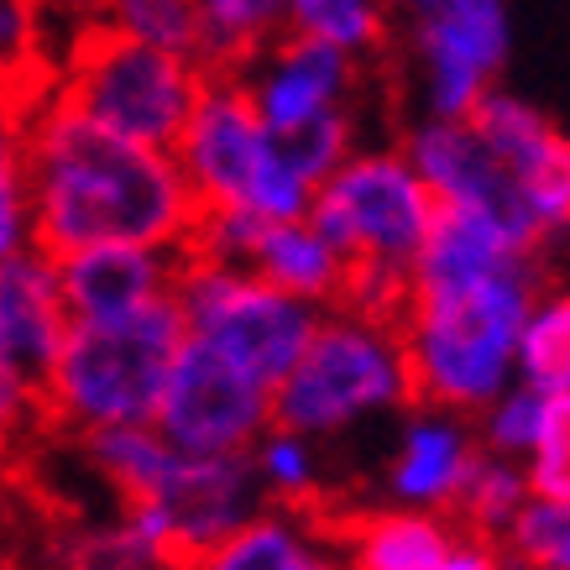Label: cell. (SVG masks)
Returning a JSON list of instances; mask_svg holds the SVG:
<instances>
[{
	"label": "cell",
	"mask_w": 570,
	"mask_h": 570,
	"mask_svg": "<svg viewBox=\"0 0 570 570\" xmlns=\"http://www.w3.org/2000/svg\"><path fill=\"white\" fill-rule=\"evenodd\" d=\"M482 141L492 147L508 178H513V194L523 205V220L534 225L539 246L570 236V137L539 110V105L508 95V89H487L476 110L466 116Z\"/></svg>",
	"instance_id": "cell-11"
},
{
	"label": "cell",
	"mask_w": 570,
	"mask_h": 570,
	"mask_svg": "<svg viewBox=\"0 0 570 570\" xmlns=\"http://www.w3.org/2000/svg\"><path fill=\"white\" fill-rule=\"evenodd\" d=\"M461 523L450 513H430V508H403L387 502L377 513L341 529V560L356 570H450L455 544H461Z\"/></svg>",
	"instance_id": "cell-18"
},
{
	"label": "cell",
	"mask_w": 570,
	"mask_h": 570,
	"mask_svg": "<svg viewBox=\"0 0 570 570\" xmlns=\"http://www.w3.org/2000/svg\"><path fill=\"white\" fill-rule=\"evenodd\" d=\"M89 27L121 32L147 48H168L205 63V32L194 0H89Z\"/></svg>",
	"instance_id": "cell-25"
},
{
	"label": "cell",
	"mask_w": 570,
	"mask_h": 570,
	"mask_svg": "<svg viewBox=\"0 0 570 570\" xmlns=\"http://www.w3.org/2000/svg\"><path fill=\"white\" fill-rule=\"evenodd\" d=\"M356 141H362V105H351V110H330V116H320V121L294 126V131H283V137H277V147H283V157H288L309 184H320V178H325L330 168L356 147Z\"/></svg>",
	"instance_id": "cell-32"
},
{
	"label": "cell",
	"mask_w": 570,
	"mask_h": 570,
	"mask_svg": "<svg viewBox=\"0 0 570 570\" xmlns=\"http://www.w3.org/2000/svg\"><path fill=\"white\" fill-rule=\"evenodd\" d=\"M414 403V372L393 309L330 304L314 320L298 362L273 387V424L330 445L372 419H393Z\"/></svg>",
	"instance_id": "cell-3"
},
{
	"label": "cell",
	"mask_w": 570,
	"mask_h": 570,
	"mask_svg": "<svg viewBox=\"0 0 570 570\" xmlns=\"http://www.w3.org/2000/svg\"><path fill=\"white\" fill-rule=\"evenodd\" d=\"M205 73L209 69L199 58L147 48L105 27H85L48 85L116 137L141 141V147H174Z\"/></svg>",
	"instance_id": "cell-7"
},
{
	"label": "cell",
	"mask_w": 570,
	"mask_h": 570,
	"mask_svg": "<svg viewBox=\"0 0 570 570\" xmlns=\"http://www.w3.org/2000/svg\"><path fill=\"white\" fill-rule=\"evenodd\" d=\"M403 153H409V163L419 168V178L430 184L440 209H482V215L513 225L519 236H529V242L539 246L534 225L523 220L513 178H508V168L492 157V147H487L482 131H476L466 116H455V121H445V116H419V126L403 137ZM539 252H544V246H539Z\"/></svg>",
	"instance_id": "cell-14"
},
{
	"label": "cell",
	"mask_w": 570,
	"mask_h": 570,
	"mask_svg": "<svg viewBox=\"0 0 570 570\" xmlns=\"http://www.w3.org/2000/svg\"><path fill=\"white\" fill-rule=\"evenodd\" d=\"M550 397L554 393H539V387H529V382H519V377L508 382L498 397H487L482 409L471 414L482 450L529 461V450L539 445V434H544V424H550Z\"/></svg>",
	"instance_id": "cell-28"
},
{
	"label": "cell",
	"mask_w": 570,
	"mask_h": 570,
	"mask_svg": "<svg viewBox=\"0 0 570 570\" xmlns=\"http://www.w3.org/2000/svg\"><path fill=\"white\" fill-rule=\"evenodd\" d=\"M69 566H89V570H157L153 550L141 544L126 519L105 523V529H89L69 544Z\"/></svg>",
	"instance_id": "cell-35"
},
{
	"label": "cell",
	"mask_w": 570,
	"mask_h": 570,
	"mask_svg": "<svg viewBox=\"0 0 570 570\" xmlns=\"http://www.w3.org/2000/svg\"><path fill=\"white\" fill-rule=\"evenodd\" d=\"M529 471H523V461H513V455H492V450H476V461H471L466 482H461V492H455V508H450V519L461 523V529H471V534H482L498 544L502 529L519 519V508L529 502Z\"/></svg>",
	"instance_id": "cell-24"
},
{
	"label": "cell",
	"mask_w": 570,
	"mask_h": 570,
	"mask_svg": "<svg viewBox=\"0 0 570 570\" xmlns=\"http://www.w3.org/2000/svg\"><path fill=\"white\" fill-rule=\"evenodd\" d=\"M153 424L178 450H246L273 424V387L184 335L157 393Z\"/></svg>",
	"instance_id": "cell-10"
},
{
	"label": "cell",
	"mask_w": 570,
	"mask_h": 570,
	"mask_svg": "<svg viewBox=\"0 0 570 570\" xmlns=\"http://www.w3.org/2000/svg\"><path fill=\"white\" fill-rule=\"evenodd\" d=\"M246 267L257 277H267L273 288H283V294L314 304V309L341 304L351 288L346 257L335 252V242L309 215H298V220H262L257 242L246 252Z\"/></svg>",
	"instance_id": "cell-19"
},
{
	"label": "cell",
	"mask_w": 570,
	"mask_h": 570,
	"mask_svg": "<svg viewBox=\"0 0 570 570\" xmlns=\"http://www.w3.org/2000/svg\"><path fill=\"white\" fill-rule=\"evenodd\" d=\"M309 508L262 502L252 519H242L215 550L199 560L209 570H330L341 566V544L314 529Z\"/></svg>",
	"instance_id": "cell-20"
},
{
	"label": "cell",
	"mask_w": 570,
	"mask_h": 570,
	"mask_svg": "<svg viewBox=\"0 0 570 570\" xmlns=\"http://www.w3.org/2000/svg\"><path fill=\"white\" fill-rule=\"evenodd\" d=\"M27 137V194L32 242L42 252H73L95 242L178 246L189 242L194 194L168 147H141L85 110H73L42 79L17 100Z\"/></svg>",
	"instance_id": "cell-2"
},
{
	"label": "cell",
	"mask_w": 570,
	"mask_h": 570,
	"mask_svg": "<svg viewBox=\"0 0 570 570\" xmlns=\"http://www.w3.org/2000/svg\"><path fill=\"white\" fill-rule=\"evenodd\" d=\"M178 262H184L178 246L95 242L58 252V283H63L73 320H110V314H131L153 298L174 294Z\"/></svg>",
	"instance_id": "cell-16"
},
{
	"label": "cell",
	"mask_w": 570,
	"mask_h": 570,
	"mask_svg": "<svg viewBox=\"0 0 570 570\" xmlns=\"http://www.w3.org/2000/svg\"><path fill=\"white\" fill-rule=\"evenodd\" d=\"M174 304L184 320V335L242 366L246 377L262 387H277L283 372L298 362V351L309 341L320 309L304 298L273 288L267 277L236 262H205L189 257L178 262L174 277Z\"/></svg>",
	"instance_id": "cell-8"
},
{
	"label": "cell",
	"mask_w": 570,
	"mask_h": 570,
	"mask_svg": "<svg viewBox=\"0 0 570 570\" xmlns=\"http://www.w3.org/2000/svg\"><path fill=\"white\" fill-rule=\"evenodd\" d=\"M32 242V194H27V137L17 100H0V262Z\"/></svg>",
	"instance_id": "cell-30"
},
{
	"label": "cell",
	"mask_w": 570,
	"mask_h": 570,
	"mask_svg": "<svg viewBox=\"0 0 570 570\" xmlns=\"http://www.w3.org/2000/svg\"><path fill=\"white\" fill-rule=\"evenodd\" d=\"M42 52H48V11L42 0H0V85L11 100L37 89L42 73Z\"/></svg>",
	"instance_id": "cell-31"
},
{
	"label": "cell",
	"mask_w": 570,
	"mask_h": 570,
	"mask_svg": "<svg viewBox=\"0 0 570 570\" xmlns=\"http://www.w3.org/2000/svg\"><path fill=\"white\" fill-rule=\"evenodd\" d=\"M288 32H304L372 63L387 48L393 6L387 0H288Z\"/></svg>",
	"instance_id": "cell-26"
},
{
	"label": "cell",
	"mask_w": 570,
	"mask_h": 570,
	"mask_svg": "<svg viewBox=\"0 0 570 570\" xmlns=\"http://www.w3.org/2000/svg\"><path fill=\"white\" fill-rule=\"evenodd\" d=\"M0 100H11V95H6V85H0Z\"/></svg>",
	"instance_id": "cell-36"
},
{
	"label": "cell",
	"mask_w": 570,
	"mask_h": 570,
	"mask_svg": "<svg viewBox=\"0 0 570 570\" xmlns=\"http://www.w3.org/2000/svg\"><path fill=\"white\" fill-rule=\"evenodd\" d=\"M42 430V393L27 366L0 346V455L21 450Z\"/></svg>",
	"instance_id": "cell-33"
},
{
	"label": "cell",
	"mask_w": 570,
	"mask_h": 570,
	"mask_svg": "<svg viewBox=\"0 0 570 570\" xmlns=\"http://www.w3.org/2000/svg\"><path fill=\"white\" fill-rule=\"evenodd\" d=\"M498 550H502V560L529 566V570H570V502L529 492L519 519L502 529Z\"/></svg>",
	"instance_id": "cell-29"
},
{
	"label": "cell",
	"mask_w": 570,
	"mask_h": 570,
	"mask_svg": "<svg viewBox=\"0 0 570 570\" xmlns=\"http://www.w3.org/2000/svg\"><path fill=\"white\" fill-rule=\"evenodd\" d=\"M73 314L58 283V257L42 246H27L0 262V346L11 351L32 377H42L52 351L63 346Z\"/></svg>",
	"instance_id": "cell-17"
},
{
	"label": "cell",
	"mask_w": 570,
	"mask_h": 570,
	"mask_svg": "<svg viewBox=\"0 0 570 570\" xmlns=\"http://www.w3.org/2000/svg\"><path fill=\"white\" fill-rule=\"evenodd\" d=\"M205 32V69H236L242 58L288 32V0H194Z\"/></svg>",
	"instance_id": "cell-27"
},
{
	"label": "cell",
	"mask_w": 570,
	"mask_h": 570,
	"mask_svg": "<svg viewBox=\"0 0 570 570\" xmlns=\"http://www.w3.org/2000/svg\"><path fill=\"white\" fill-rule=\"evenodd\" d=\"M178 346H184V320L174 294L110 320H73L48 372L37 377L42 424L63 434L147 424Z\"/></svg>",
	"instance_id": "cell-5"
},
{
	"label": "cell",
	"mask_w": 570,
	"mask_h": 570,
	"mask_svg": "<svg viewBox=\"0 0 570 570\" xmlns=\"http://www.w3.org/2000/svg\"><path fill=\"white\" fill-rule=\"evenodd\" d=\"M199 209H246L257 220L309 215L314 184L283 157L277 137L246 100L230 69H209L189 105V121L168 147Z\"/></svg>",
	"instance_id": "cell-6"
},
{
	"label": "cell",
	"mask_w": 570,
	"mask_h": 570,
	"mask_svg": "<svg viewBox=\"0 0 570 570\" xmlns=\"http://www.w3.org/2000/svg\"><path fill=\"white\" fill-rule=\"evenodd\" d=\"M513 52L508 0H455L409 17V69L419 116H471L476 100L502 79Z\"/></svg>",
	"instance_id": "cell-9"
},
{
	"label": "cell",
	"mask_w": 570,
	"mask_h": 570,
	"mask_svg": "<svg viewBox=\"0 0 570 570\" xmlns=\"http://www.w3.org/2000/svg\"><path fill=\"white\" fill-rule=\"evenodd\" d=\"M476 450H482V440H476L471 414L414 397L403 409V424H397L393 455H387V471H382V492H387V502H403V508L450 513Z\"/></svg>",
	"instance_id": "cell-15"
},
{
	"label": "cell",
	"mask_w": 570,
	"mask_h": 570,
	"mask_svg": "<svg viewBox=\"0 0 570 570\" xmlns=\"http://www.w3.org/2000/svg\"><path fill=\"white\" fill-rule=\"evenodd\" d=\"M246 466L257 482L262 502H283V508H309L325 492V461H320V440L283 424L267 430L246 445Z\"/></svg>",
	"instance_id": "cell-22"
},
{
	"label": "cell",
	"mask_w": 570,
	"mask_h": 570,
	"mask_svg": "<svg viewBox=\"0 0 570 570\" xmlns=\"http://www.w3.org/2000/svg\"><path fill=\"white\" fill-rule=\"evenodd\" d=\"M529 487L544 498H566L570 502V393L550 397V424L539 434V445L529 450Z\"/></svg>",
	"instance_id": "cell-34"
},
{
	"label": "cell",
	"mask_w": 570,
	"mask_h": 570,
	"mask_svg": "<svg viewBox=\"0 0 570 570\" xmlns=\"http://www.w3.org/2000/svg\"><path fill=\"white\" fill-rule=\"evenodd\" d=\"M513 377L539 393H570V288H539L519 325Z\"/></svg>",
	"instance_id": "cell-23"
},
{
	"label": "cell",
	"mask_w": 570,
	"mask_h": 570,
	"mask_svg": "<svg viewBox=\"0 0 570 570\" xmlns=\"http://www.w3.org/2000/svg\"><path fill=\"white\" fill-rule=\"evenodd\" d=\"M434 205L430 184L419 178L403 147H366L356 141L309 199V220L325 230L351 267V304L393 309L419 246L430 236Z\"/></svg>",
	"instance_id": "cell-4"
},
{
	"label": "cell",
	"mask_w": 570,
	"mask_h": 570,
	"mask_svg": "<svg viewBox=\"0 0 570 570\" xmlns=\"http://www.w3.org/2000/svg\"><path fill=\"white\" fill-rule=\"evenodd\" d=\"M246 100L262 116V126L283 137L304 121H320L330 110H351L362 105V85H366V63L351 52L314 42L304 32H277L267 48H257L252 58L236 63Z\"/></svg>",
	"instance_id": "cell-12"
},
{
	"label": "cell",
	"mask_w": 570,
	"mask_h": 570,
	"mask_svg": "<svg viewBox=\"0 0 570 570\" xmlns=\"http://www.w3.org/2000/svg\"><path fill=\"white\" fill-rule=\"evenodd\" d=\"M539 246L482 209H440L393 314L403 330L414 397L476 414L513 382L519 325L544 277Z\"/></svg>",
	"instance_id": "cell-1"
},
{
	"label": "cell",
	"mask_w": 570,
	"mask_h": 570,
	"mask_svg": "<svg viewBox=\"0 0 570 570\" xmlns=\"http://www.w3.org/2000/svg\"><path fill=\"white\" fill-rule=\"evenodd\" d=\"M79 450H85V466L100 476L121 502L131 498H153L157 482L168 476L178 445L157 430L153 419L147 424H105V430L73 434Z\"/></svg>",
	"instance_id": "cell-21"
},
{
	"label": "cell",
	"mask_w": 570,
	"mask_h": 570,
	"mask_svg": "<svg viewBox=\"0 0 570 570\" xmlns=\"http://www.w3.org/2000/svg\"><path fill=\"white\" fill-rule=\"evenodd\" d=\"M153 502L168 513L178 566L184 560L199 566L236 523L257 513L262 492L252 482L246 450H178L168 476L157 482Z\"/></svg>",
	"instance_id": "cell-13"
}]
</instances>
